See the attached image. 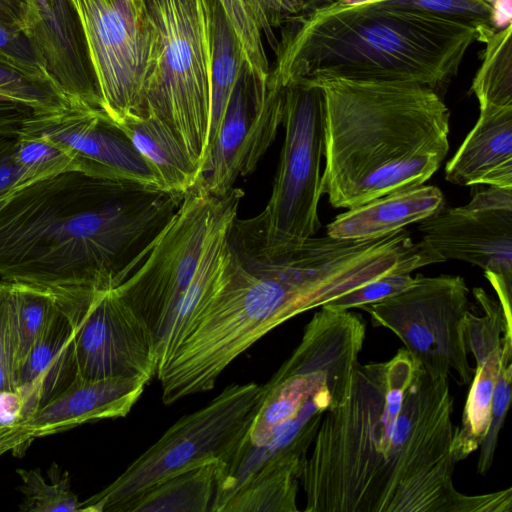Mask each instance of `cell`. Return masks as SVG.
Listing matches in <instances>:
<instances>
[{"instance_id":"cb8c5ba5","label":"cell","mask_w":512,"mask_h":512,"mask_svg":"<svg viewBox=\"0 0 512 512\" xmlns=\"http://www.w3.org/2000/svg\"><path fill=\"white\" fill-rule=\"evenodd\" d=\"M210 11L212 52L208 150L221 125L235 84L247 65L240 42L219 0H210Z\"/></svg>"},{"instance_id":"30bf717a","label":"cell","mask_w":512,"mask_h":512,"mask_svg":"<svg viewBox=\"0 0 512 512\" xmlns=\"http://www.w3.org/2000/svg\"><path fill=\"white\" fill-rule=\"evenodd\" d=\"M360 309L373 326L392 331L430 374L448 378L454 372L462 385L471 383L474 369L463 332L471 306L464 278L418 274L410 287Z\"/></svg>"},{"instance_id":"5bb4252c","label":"cell","mask_w":512,"mask_h":512,"mask_svg":"<svg viewBox=\"0 0 512 512\" xmlns=\"http://www.w3.org/2000/svg\"><path fill=\"white\" fill-rule=\"evenodd\" d=\"M18 134L41 136L57 144L70 155L75 171L85 175L162 189L127 135L100 108L67 101L36 109Z\"/></svg>"},{"instance_id":"4fadbf2b","label":"cell","mask_w":512,"mask_h":512,"mask_svg":"<svg viewBox=\"0 0 512 512\" xmlns=\"http://www.w3.org/2000/svg\"><path fill=\"white\" fill-rule=\"evenodd\" d=\"M424 240L443 259L479 266L504 310H511L512 188L490 186L465 206L445 208L419 222Z\"/></svg>"},{"instance_id":"d4e9b609","label":"cell","mask_w":512,"mask_h":512,"mask_svg":"<svg viewBox=\"0 0 512 512\" xmlns=\"http://www.w3.org/2000/svg\"><path fill=\"white\" fill-rule=\"evenodd\" d=\"M300 464L272 460L262 465L234 492L221 512H295Z\"/></svg>"},{"instance_id":"e575fe53","label":"cell","mask_w":512,"mask_h":512,"mask_svg":"<svg viewBox=\"0 0 512 512\" xmlns=\"http://www.w3.org/2000/svg\"><path fill=\"white\" fill-rule=\"evenodd\" d=\"M26 185L15 158V137H0V196Z\"/></svg>"},{"instance_id":"f546056e","label":"cell","mask_w":512,"mask_h":512,"mask_svg":"<svg viewBox=\"0 0 512 512\" xmlns=\"http://www.w3.org/2000/svg\"><path fill=\"white\" fill-rule=\"evenodd\" d=\"M15 158L27 184L75 171L70 155L41 136L18 134L15 137Z\"/></svg>"},{"instance_id":"4dcf8cb0","label":"cell","mask_w":512,"mask_h":512,"mask_svg":"<svg viewBox=\"0 0 512 512\" xmlns=\"http://www.w3.org/2000/svg\"><path fill=\"white\" fill-rule=\"evenodd\" d=\"M0 96L33 110L52 108L67 102L49 83L30 76L1 53Z\"/></svg>"},{"instance_id":"9a60e30c","label":"cell","mask_w":512,"mask_h":512,"mask_svg":"<svg viewBox=\"0 0 512 512\" xmlns=\"http://www.w3.org/2000/svg\"><path fill=\"white\" fill-rule=\"evenodd\" d=\"M284 92L269 77L267 84H255L244 67L202 166L199 184L209 194L223 197L239 176L254 172L282 124Z\"/></svg>"},{"instance_id":"7a4b0ae2","label":"cell","mask_w":512,"mask_h":512,"mask_svg":"<svg viewBox=\"0 0 512 512\" xmlns=\"http://www.w3.org/2000/svg\"><path fill=\"white\" fill-rule=\"evenodd\" d=\"M184 196L78 171L23 186L0 209V276L114 289L145 261Z\"/></svg>"},{"instance_id":"8fae6325","label":"cell","mask_w":512,"mask_h":512,"mask_svg":"<svg viewBox=\"0 0 512 512\" xmlns=\"http://www.w3.org/2000/svg\"><path fill=\"white\" fill-rule=\"evenodd\" d=\"M101 109L119 122L137 113L155 58L156 33L143 0H71Z\"/></svg>"},{"instance_id":"ac0fdd59","label":"cell","mask_w":512,"mask_h":512,"mask_svg":"<svg viewBox=\"0 0 512 512\" xmlns=\"http://www.w3.org/2000/svg\"><path fill=\"white\" fill-rule=\"evenodd\" d=\"M148 382L115 377L85 380L78 377L62 394L26 418L0 430V455L22 454L37 437L60 433L103 419L125 417Z\"/></svg>"},{"instance_id":"d6a6232c","label":"cell","mask_w":512,"mask_h":512,"mask_svg":"<svg viewBox=\"0 0 512 512\" xmlns=\"http://www.w3.org/2000/svg\"><path fill=\"white\" fill-rule=\"evenodd\" d=\"M414 278L410 274L391 273L374 279L323 306L335 309L360 308L381 301L410 287Z\"/></svg>"},{"instance_id":"2e32d148","label":"cell","mask_w":512,"mask_h":512,"mask_svg":"<svg viewBox=\"0 0 512 512\" xmlns=\"http://www.w3.org/2000/svg\"><path fill=\"white\" fill-rule=\"evenodd\" d=\"M473 294L479 309L467 313L463 332L467 352L473 355L476 367L452 442L456 464L478 450L487 434L504 351L512 344V321L506 318L500 302L480 287L474 288Z\"/></svg>"},{"instance_id":"484cf974","label":"cell","mask_w":512,"mask_h":512,"mask_svg":"<svg viewBox=\"0 0 512 512\" xmlns=\"http://www.w3.org/2000/svg\"><path fill=\"white\" fill-rule=\"evenodd\" d=\"M4 281L15 343L16 375L58 307L49 288L18 281Z\"/></svg>"},{"instance_id":"83f0119b","label":"cell","mask_w":512,"mask_h":512,"mask_svg":"<svg viewBox=\"0 0 512 512\" xmlns=\"http://www.w3.org/2000/svg\"><path fill=\"white\" fill-rule=\"evenodd\" d=\"M512 23L483 43L482 64L472 82L479 108L512 107Z\"/></svg>"},{"instance_id":"8992f818","label":"cell","mask_w":512,"mask_h":512,"mask_svg":"<svg viewBox=\"0 0 512 512\" xmlns=\"http://www.w3.org/2000/svg\"><path fill=\"white\" fill-rule=\"evenodd\" d=\"M244 193L209 194L199 183L116 293L144 321L158 366L176 349L220 287L230 228Z\"/></svg>"},{"instance_id":"e0dca14e","label":"cell","mask_w":512,"mask_h":512,"mask_svg":"<svg viewBox=\"0 0 512 512\" xmlns=\"http://www.w3.org/2000/svg\"><path fill=\"white\" fill-rule=\"evenodd\" d=\"M23 33L52 86L69 102L101 109L71 0H26Z\"/></svg>"},{"instance_id":"ffe728a7","label":"cell","mask_w":512,"mask_h":512,"mask_svg":"<svg viewBox=\"0 0 512 512\" xmlns=\"http://www.w3.org/2000/svg\"><path fill=\"white\" fill-rule=\"evenodd\" d=\"M457 185L512 188V107L480 108L479 118L445 167Z\"/></svg>"},{"instance_id":"4316f807","label":"cell","mask_w":512,"mask_h":512,"mask_svg":"<svg viewBox=\"0 0 512 512\" xmlns=\"http://www.w3.org/2000/svg\"><path fill=\"white\" fill-rule=\"evenodd\" d=\"M219 2L240 42L254 83L266 84L270 67L262 35L266 37L274 52L278 46V40L266 11L259 0H219Z\"/></svg>"},{"instance_id":"5b68a950","label":"cell","mask_w":512,"mask_h":512,"mask_svg":"<svg viewBox=\"0 0 512 512\" xmlns=\"http://www.w3.org/2000/svg\"><path fill=\"white\" fill-rule=\"evenodd\" d=\"M307 80L323 94L321 194L334 208L422 185L438 170L449 150L450 112L436 92L405 82Z\"/></svg>"},{"instance_id":"3957f363","label":"cell","mask_w":512,"mask_h":512,"mask_svg":"<svg viewBox=\"0 0 512 512\" xmlns=\"http://www.w3.org/2000/svg\"><path fill=\"white\" fill-rule=\"evenodd\" d=\"M221 284L156 376L170 405L214 388L220 374L265 334L343 294L331 254L311 239L267 240L260 214L233 222Z\"/></svg>"},{"instance_id":"52a82bcc","label":"cell","mask_w":512,"mask_h":512,"mask_svg":"<svg viewBox=\"0 0 512 512\" xmlns=\"http://www.w3.org/2000/svg\"><path fill=\"white\" fill-rule=\"evenodd\" d=\"M143 1L156 53L137 113L158 119L202 170L210 124V0Z\"/></svg>"},{"instance_id":"60d3db41","label":"cell","mask_w":512,"mask_h":512,"mask_svg":"<svg viewBox=\"0 0 512 512\" xmlns=\"http://www.w3.org/2000/svg\"><path fill=\"white\" fill-rule=\"evenodd\" d=\"M18 190V189H17ZM15 193L14 192H11L9 194H6V195H3V196H0V209L1 207L9 200V198Z\"/></svg>"},{"instance_id":"f35d334b","label":"cell","mask_w":512,"mask_h":512,"mask_svg":"<svg viewBox=\"0 0 512 512\" xmlns=\"http://www.w3.org/2000/svg\"><path fill=\"white\" fill-rule=\"evenodd\" d=\"M512 0H493L492 21L496 29L505 28L511 24Z\"/></svg>"},{"instance_id":"836d02e7","label":"cell","mask_w":512,"mask_h":512,"mask_svg":"<svg viewBox=\"0 0 512 512\" xmlns=\"http://www.w3.org/2000/svg\"><path fill=\"white\" fill-rule=\"evenodd\" d=\"M15 343L6 282L0 281V391H14Z\"/></svg>"},{"instance_id":"7c38bea8","label":"cell","mask_w":512,"mask_h":512,"mask_svg":"<svg viewBox=\"0 0 512 512\" xmlns=\"http://www.w3.org/2000/svg\"><path fill=\"white\" fill-rule=\"evenodd\" d=\"M51 290L73 329L80 378L126 377L149 382L156 375L152 334L114 289Z\"/></svg>"},{"instance_id":"44dd1931","label":"cell","mask_w":512,"mask_h":512,"mask_svg":"<svg viewBox=\"0 0 512 512\" xmlns=\"http://www.w3.org/2000/svg\"><path fill=\"white\" fill-rule=\"evenodd\" d=\"M443 207L442 191L422 184L348 209L327 225V235L346 240L379 238L434 216Z\"/></svg>"},{"instance_id":"7402d4cb","label":"cell","mask_w":512,"mask_h":512,"mask_svg":"<svg viewBox=\"0 0 512 512\" xmlns=\"http://www.w3.org/2000/svg\"><path fill=\"white\" fill-rule=\"evenodd\" d=\"M116 124L151 167L163 190L184 196L199 183V166L154 116L130 113Z\"/></svg>"},{"instance_id":"d590c367","label":"cell","mask_w":512,"mask_h":512,"mask_svg":"<svg viewBox=\"0 0 512 512\" xmlns=\"http://www.w3.org/2000/svg\"><path fill=\"white\" fill-rule=\"evenodd\" d=\"M266 11L271 26L280 27L283 19L299 12L302 0H259Z\"/></svg>"},{"instance_id":"ba28073f","label":"cell","mask_w":512,"mask_h":512,"mask_svg":"<svg viewBox=\"0 0 512 512\" xmlns=\"http://www.w3.org/2000/svg\"><path fill=\"white\" fill-rule=\"evenodd\" d=\"M261 386L231 384L206 406L185 415L111 484L80 502L78 512H120L143 491L208 459L227 461L260 407Z\"/></svg>"},{"instance_id":"f1b7e54d","label":"cell","mask_w":512,"mask_h":512,"mask_svg":"<svg viewBox=\"0 0 512 512\" xmlns=\"http://www.w3.org/2000/svg\"><path fill=\"white\" fill-rule=\"evenodd\" d=\"M23 494L19 505L26 512H78L80 502L71 488L68 472L52 464L43 476L39 469H17Z\"/></svg>"},{"instance_id":"277c9868","label":"cell","mask_w":512,"mask_h":512,"mask_svg":"<svg viewBox=\"0 0 512 512\" xmlns=\"http://www.w3.org/2000/svg\"><path fill=\"white\" fill-rule=\"evenodd\" d=\"M280 27L269 78L283 87L338 77L419 84L441 96L468 48L483 42L474 28L387 1L346 6L302 0Z\"/></svg>"},{"instance_id":"603a6c76","label":"cell","mask_w":512,"mask_h":512,"mask_svg":"<svg viewBox=\"0 0 512 512\" xmlns=\"http://www.w3.org/2000/svg\"><path fill=\"white\" fill-rule=\"evenodd\" d=\"M220 464L211 458L178 472L129 500L120 512L210 511Z\"/></svg>"},{"instance_id":"ab89813d","label":"cell","mask_w":512,"mask_h":512,"mask_svg":"<svg viewBox=\"0 0 512 512\" xmlns=\"http://www.w3.org/2000/svg\"><path fill=\"white\" fill-rule=\"evenodd\" d=\"M338 3L346 6H359L383 2L386 0H336Z\"/></svg>"},{"instance_id":"1f68e13d","label":"cell","mask_w":512,"mask_h":512,"mask_svg":"<svg viewBox=\"0 0 512 512\" xmlns=\"http://www.w3.org/2000/svg\"><path fill=\"white\" fill-rule=\"evenodd\" d=\"M401 4L440 18L474 28L483 42L497 30L492 21V3L489 0H386ZM482 42V43H483Z\"/></svg>"},{"instance_id":"9c48e42d","label":"cell","mask_w":512,"mask_h":512,"mask_svg":"<svg viewBox=\"0 0 512 512\" xmlns=\"http://www.w3.org/2000/svg\"><path fill=\"white\" fill-rule=\"evenodd\" d=\"M282 124L285 138L279 166L261 214L269 242L297 243L314 236L321 226L324 103L318 85L299 79L285 87Z\"/></svg>"},{"instance_id":"74e56055","label":"cell","mask_w":512,"mask_h":512,"mask_svg":"<svg viewBox=\"0 0 512 512\" xmlns=\"http://www.w3.org/2000/svg\"><path fill=\"white\" fill-rule=\"evenodd\" d=\"M26 0H0V21L23 31Z\"/></svg>"},{"instance_id":"6da1fadb","label":"cell","mask_w":512,"mask_h":512,"mask_svg":"<svg viewBox=\"0 0 512 512\" xmlns=\"http://www.w3.org/2000/svg\"><path fill=\"white\" fill-rule=\"evenodd\" d=\"M448 378L405 349L357 364L304 460L306 512H511L512 489L469 496L453 483L457 426Z\"/></svg>"},{"instance_id":"8d00e7d4","label":"cell","mask_w":512,"mask_h":512,"mask_svg":"<svg viewBox=\"0 0 512 512\" xmlns=\"http://www.w3.org/2000/svg\"><path fill=\"white\" fill-rule=\"evenodd\" d=\"M22 401L14 391H0V430L21 418Z\"/></svg>"},{"instance_id":"d6986e66","label":"cell","mask_w":512,"mask_h":512,"mask_svg":"<svg viewBox=\"0 0 512 512\" xmlns=\"http://www.w3.org/2000/svg\"><path fill=\"white\" fill-rule=\"evenodd\" d=\"M78 377L73 329L57 308L15 375V392L22 401L20 419L50 403Z\"/></svg>"}]
</instances>
